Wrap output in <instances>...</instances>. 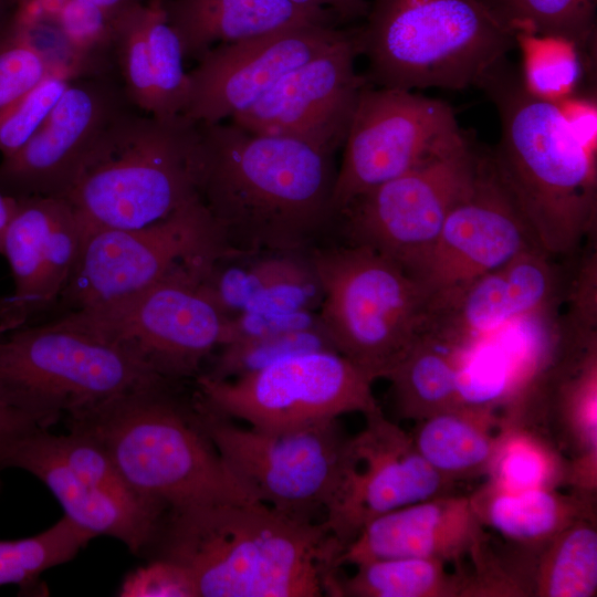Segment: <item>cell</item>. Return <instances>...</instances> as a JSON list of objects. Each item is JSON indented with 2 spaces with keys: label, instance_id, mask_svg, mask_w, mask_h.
<instances>
[{
  "label": "cell",
  "instance_id": "1",
  "mask_svg": "<svg viewBox=\"0 0 597 597\" xmlns=\"http://www.w3.org/2000/svg\"><path fill=\"white\" fill-rule=\"evenodd\" d=\"M198 125L197 195L229 249L307 251L325 241L336 221L335 153L231 122Z\"/></svg>",
  "mask_w": 597,
  "mask_h": 597
},
{
  "label": "cell",
  "instance_id": "2",
  "mask_svg": "<svg viewBox=\"0 0 597 597\" xmlns=\"http://www.w3.org/2000/svg\"><path fill=\"white\" fill-rule=\"evenodd\" d=\"M341 553L322 522L220 501L168 510L144 555L181 567L196 597H320Z\"/></svg>",
  "mask_w": 597,
  "mask_h": 597
},
{
  "label": "cell",
  "instance_id": "3",
  "mask_svg": "<svg viewBox=\"0 0 597 597\" xmlns=\"http://www.w3.org/2000/svg\"><path fill=\"white\" fill-rule=\"evenodd\" d=\"M478 87L500 118L494 165L537 245L557 259L574 255L597 230L596 148L579 137L558 102L524 86L506 57Z\"/></svg>",
  "mask_w": 597,
  "mask_h": 597
},
{
  "label": "cell",
  "instance_id": "4",
  "mask_svg": "<svg viewBox=\"0 0 597 597\" xmlns=\"http://www.w3.org/2000/svg\"><path fill=\"white\" fill-rule=\"evenodd\" d=\"M182 383L164 379L136 388L65 418V426L91 436L138 499L165 513L253 501L201 427L193 395L182 394Z\"/></svg>",
  "mask_w": 597,
  "mask_h": 597
},
{
  "label": "cell",
  "instance_id": "5",
  "mask_svg": "<svg viewBox=\"0 0 597 597\" xmlns=\"http://www.w3.org/2000/svg\"><path fill=\"white\" fill-rule=\"evenodd\" d=\"M135 109L105 127L65 198L84 233L142 228L198 197V123Z\"/></svg>",
  "mask_w": 597,
  "mask_h": 597
},
{
  "label": "cell",
  "instance_id": "6",
  "mask_svg": "<svg viewBox=\"0 0 597 597\" xmlns=\"http://www.w3.org/2000/svg\"><path fill=\"white\" fill-rule=\"evenodd\" d=\"M354 33L367 83L416 91L478 86L516 48L480 0H370Z\"/></svg>",
  "mask_w": 597,
  "mask_h": 597
},
{
  "label": "cell",
  "instance_id": "7",
  "mask_svg": "<svg viewBox=\"0 0 597 597\" xmlns=\"http://www.w3.org/2000/svg\"><path fill=\"white\" fill-rule=\"evenodd\" d=\"M308 254L323 291L320 320L336 352L374 381L385 378L420 331L422 284L364 245L323 241Z\"/></svg>",
  "mask_w": 597,
  "mask_h": 597
},
{
  "label": "cell",
  "instance_id": "8",
  "mask_svg": "<svg viewBox=\"0 0 597 597\" xmlns=\"http://www.w3.org/2000/svg\"><path fill=\"white\" fill-rule=\"evenodd\" d=\"M164 379L125 347L54 320L0 333V392L54 423Z\"/></svg>",
  "mask_w": 597,
  "mask_h": 597
},
{
  "label": "cell",
  "instance_id": "9",
  "mask_svg": "<svg viewBox=\"0 0 597 597\" xmlns=\"http://www.w3.org/2000/svg\"><path fill=\"white\" fill-rule=\"evenodd\" d=\"M203 262L184 264L122 300L51 320L125 347L167 379H195L223 345L229 320L199 285Z\"/></svg>",
  "mask_w": 597,
  "mask_h": 597
},
{
  "label": "cell",
  "instance_id": "10",
  "mask_svg": "<svg viewBox=\"0 0 597 597\" xmlns=\"http://www.w3.org/2000/svg\"><path fill=\"white\" fill-rule=\"evenodd\" d=\"M192 395L201 427L253 501L311 521L325 511L349 439L338 419L287 430L241 427L210 410L196 390Z\"/></svg>",
  "mask_w": 597,
  "mask_h": 597
},
{
  "label": "cell",
  "instance_id": "11",
  "mask_svg": "<svg viewBox=\"0 0 597 597\" xmlns=\"http://www.w3.org/2000/svg\"><path fill=\"white\" fill-rule=\"evenodd\" d=\"M233 253L199 197L142 228L88 231L51 318L138 293L184 264Z\"/></svg>",
  "mask_w": 597,
  "mask_h": 597
},
{
  "label": "cell",
  "instance_id": "12",
  "mask_svg": "<svg viewBox=\"0 0 597 597\" xmlns=\"http://www.w3.org/2000/svg\"><path fill=\"white\" fill-rule=\"evenodd\" d=\"M374 380L334 350L285 357L253 374L214 380L199 374L196 392L213 412L263 430H287L380 409Z\"/></svg>",
  "mask_w": 597,
  "mask_h": 597
},
{
  "label": "cell",
  "instance_id": "13",
  "mask_svg": "<svg viewBox=\"0 0 597 597\" xmlns=\"http://www.w3.org/2000/svg\"><path fill=\"white\" fill-rule=\"evenodd\" d=\"M469 137L446 102L415 91L367 84L354 109L332 206L338 211L358 195L406 174Z\"/></svg>",
  "mask_w": 597,
  "mask_h": 597
},
{
  "label": "cell",
  "instance_id": "14",
  "mask_svg": "<svg viewBox=\"0 0 597 597\" xmlns=\"http://www.w3.org/2000/svg\"><path fill=\"white\" fill-rule=\"evenodd\" d=\"M479 148L453 150L352 199L335 221L342 241L367 247L418 280L443 222L469 185Z\"/></svg>",
  "mask_w": 597,
  "mask_h": 597
},
{
  "label": "cell",
  "instance_id": "15",
  "mask_svg": "<svg viewBox=\"0 0 597 597\" xmlns=\"http://www.w3.org/2000/svg\"><path fill=\"white\" fill-rule=\"evenodd\" d=\"M349 437L343 470L322 521L342 551L369 522L396 509L452 493L448 480L417 451L411 434L381 408Z\"/></svg>",
  "mask_w": 597,
  "mask_h": 597
},
{
  "label": "cell",
  "instance_id": "16",
  "mask_svg": "<svg viewBox=\"0 0 597 597\" xmlns=\"http://www.w3.org/2000/svg\"><path fill=\"white\" fill-rule=\"evenodd\" d=\"M132 106L122 84L75 76L29 140L2 157L0 190L13 199H65L102 132Z\"/></svg>",
  "mask_w": 597,
  "mask_h": 597
},
{
  "label": "cell",
  "instance_id": "17",
  "mask_svg": "<svg viewBox=\"0 0 597 597\" xmlns=\"http://www.w3.org/2000/svg\"><path fill=\"white\" fill-rule=\"evenodd\" d=\"M540 248L494 165L478 150L473 176L450 209L418 277L428 297Z\"/></svg>",
  "mask_w": 597,
  "mask_h": 597
},
{
  "label": "cell",
  "instance_id": "18",
  "mask_svg": "<svg viewBox=\"0 0 597 597\" xmlns=\"http://www.w3.org/2000/svg\"><path fill=\"white\" fill-rule=\"evenodd\" d=\"M357 55L354 33H347L322 54L287 72L230 122L254 134L291 137L336 153L368 84L356 71Z\"/></svg>",
  "mask_w": 597,
  "mask_h": 597
},
{
  "label": "cell",
  "instance_id": "19",
  "mask_svg": "<svg viewBox=\"0 0 597 597\" xmlns=\"http://www.w3.org/2000/svg\"><path fill=\"white\" fill-rule=\"evenodd\" d=\"M347 33L333 24L284 28L243 41L220 44L188 72L182 115L214 124L247 109L287 72L322 54Z\"/></svg>",
  "mask_w": 597,
  "mask_h": 597
},
{
  "label": "cell",
  "instance_id": "20",
  "mask_svg": "<svg viewBox=\"0 0 597 597\" xmlns=\"http://www.w3.org/2000/svg\"><path fill=\"white\" fill-rule=\"evenodd\" d=\"M568 259L541 248L526 250L503 265L430 295L420 331L463 349L507 322L563 304Z\"/></svg>",
  "mask_w": 597,
  "mask_h": 597
},
{
  "label": "cell",
  "instance_id": "21",
  "mask_svg": "<svg viewBox=\"0 0 597 597\" xmlns=\"http://www.w3.org/2000/svg\"><path fill=\"white\" fill-rule=\"evenodd\" d=\"M83 234L66 199H15L0 254L10 268L11 298L21 326L51 315L77 262Z\"/></svg>",
  "mask_w": 597,
  "mask_h": 597
},
{
  "label": "cell",
  "instance_id": "22",
  "mask_svg": "<svg viewBox=\"0 0 597 597\" xmlns=\"http://www.w3.org/2000/svg\"><path fill=\"white\" fill-rule=\"evenodd\" d=\"M563 304L514 318L460 349L459 405L501 412L530 388L561 354Z\"/></svg>",
  "mask_w": 597,
  "mask_h": 597
},
{
  "label": "cell",
  "instance_id": "23",
  "mask_svg": "<svg viewBox=\"0 0 597 597\" xmlns=\"http://www.w3.org/2000/svg\"><path fill=\"white\" fill-rule=\"evenodd\" d=\"M485 527L470 495L444 494L422 500L369 522L345 546L338 567L383 558H430L459 565L485 543Z\"/></svg>",
  "mask_w": 597,
  "mask_h": 597
},
{
  "label": "cell",
  "instance_id": "24",
  "mask_svg": "<svg viewBox=\"0 0 597 597\" xmlns=\"http://www.w3.org/2000/svg\"><path fill=\"white\" fill-rule=\"evenodd\" d=\"M108 40L128 102L154 116L182 114L189 75L180 40L168 21L163 0L126 3L109 20Z\"/></svg>",
  "mask_w": 597,
  "mask_h": 597
},
{
  "label": "cell",
  "instance_id": "25",
  "mask_svg": "<svg viewBox=\"0 0 597 597\" xmlns=\"http://www.w3.org/2000/svg\"><path fill=\"white\" fill-rule=\"evenodd\" d=\"M198 282L228 317L242 313L318 312L323 300L308 250L223 255L200 269Z\"/></svg>",
  "mask_w": 597,
  "mask_h": 597
},
{
  "label": "cell",
  "instance_id": "26",
  "mask_svg": "<svg viewBox=\"0 0 597 597\" xmlns=\"http://www.w3.org/2000/svg\"><path fill=\"white\" fill-rule=\"evenodd\" d=\"M9 468H18L41 480L62 505L65 516L95 536L123 542L136 555H144L161 517L134 510L73 472L50 441L49 429L23 439L10 453Z\"/></svg>",
  "mask_w": 597,
  "mask_h": 597
},
{
  "label": "cell",
  "instance_id": "27",
  "mask_svg": "<svg viewBox=\"0 0 597 597\" xmlns=\"http://www.w3.org/2000/svg\"><path fill=\"white\" fill-rule=\"evenodd\" d=\"M163 4L185 59L197 61L220 44L293 25L332 24L335 19L329 11L300 7L286 0H163Z\"/></svg>",
  "mask_w": 597,
  "mask_h": 597
},
{
  "label": "cell",
  "instance_id": "28",
  "mask_svg": "<svg viewBox=\"0 0 597 597\" xmlns=\"http://www.w3.org/2000/svg\"><path fill=\"white\" fill-rule=\"evenodd\" d=\"M595 498L591 493H564L553 488L506 491L489 481L470 494L484 527L534 554L574 522L596 517Z\"/></svg>",
  "mask_w": 597,
  "mask_h": 597
},
{
  "label": "cell",
  "instance_id": "29",
  "mask_svg": "<svg viewBox=\"0 0 597 597\" xmlns=\"http://www.w3.org/2000/svg\"><path fill=\"white\" fill-rule=\"evenodd\" d=\"M502 428L499 410L458 405L416 422L410 434L428 464L455 483L486 475Z\"/></svg>",
  "mask_w": 597,
  "mask_h": 597
},
{
  "label": "cell",
  "instance_id": "30",
  "mask_svg": "<svg viewBox=\"0 0 597 597\" xmlns=\"http://www.w3.org/2000/svg\"><path fill=\"white\" fill-rule=\"evenodd\" d=\"M459 349L420 331L385 379L398 415L416 422L459 405Z\"/></svg>",
  "mask_w": 597,
  "mask_h": 597
},
{
  "label": "cell",
  "instance_id": "31",
  "mask_svg": "<svg viewBox=\"0 0 597 597\" xmlns=\"http://www.w3.org/2000/svg\"><path fill=\"white\" fill-rule=\"evenodd\" d=\"M430 558H383L355 565L352 576H338L334 597H461L462 570L449 573Z\"/></svg>",
  "mask_w": 597,
  "mask_h": 597
},
{
  "label": "cell",
  "instance_id": "32",
  "mask_svg": "<svg viewBox=\"0 0 597 597\" xmlns=\"http://www.w3.org/2000/svg\"><path fill=\"white\" fill-rule=\"evenodd\" d=\"M596 593V517H585L565 527L538 551L532 596L594 597Z\"/></svg>",
  "mask_w": 597,
  "mask_h": 597
},
{
  "label": "cell",
  "instance_id": "33",
  "mask_svg": "<svg viewBox=\"0 0 597 597\" xmlns=\"http://www.w3.org/2000/svg\"><path fill=\"white\" fill-rule=\"evenodd\" d=\"M493 485L506 491L567 485L568 462L543 434L504 426L486 473Z\"/></svg>",
  "mask_w": 597,
  "mask_h": 597
},
{
  "label": "cell",
  "instance_id": "34",
  "mask_svg": "<svg viewBox=\"0 0 597 597\" xmlns=\"http://www.w3.org/2000/svg\"><path fill=\"white\" fill-rule=\"evenodd\" d=\"M514 35L557 36L591 54L596 0H480Z\"/></svg>",
  "mask_w": 597,
  "mask_h": 597
},
{
  "label": "cell",
  "instance_id": "35",
  "mask_svg": "<svg viewBox=\"0 0 597 597\" xmlns=\"http://www.w3.org/2000/svg\"><path fill=\"white\" fill-rule=\"evenodd\" d=\"M94 537L64 515L34 536L0 541V586L32 590L43 572L74 558Z\"/></svg>",
  "mask_w": 597,
  "mask_h": 597
},
{
  "label": "cell",
  "instance_id": "36",
  "mask_svg": "<svg viewBox=\"0 0 597 597\" xmlns=\"http://www.w3.org/2000/svg\"><path fill=\"white\" fill-rule=\"evenodd\" d=\"M522 64L520 76L534 95L561 102L577 95L589 67V53L557 36L517 34Z\"/></svg>",
  "mask_w": 597,
  "mask_h": 597
},
{
  "label": "cell",
  "instance_id": "37",
  "mask_svg": "<svg viewBox=\"0 0 597 597\" xmlns=\"http://www.w3.org/2000/svg\"><path fill=\"white\" fill-rule=\"evenodd\" d=\"M218 349L209 369L201 371L202 375L214 380L240 378L297 354L320 350L336 352L322 324L234 341Z\"/></svg>",
  "mask_w": 597,
  "mask_h": 597
},
{
  "label": "cell",
  "instance_id": "38",
  "mask_svg": "<svg viewBox=\"0 0 597 597\" xmlns=\"http://www.w3.org/2000/svg\"><path fill=\"white\" fill-rule=\"evenodd\" d=\"M59 72L76 74L44 52L14 15L0 35V112Z\"/></svg>",
  "mask_w": 597,
  "mask_h": 597
},
{
  "label": "cell",
  "instance_id": "39",
  "mask_svg": "<svg viewBox=\"0 0 597 597\" xmlns=\"http://www.w3.org/2000/svg\"><path fill=\"white\" fill-rule=\"evenodd\" d=\"M75 76L70 72L54 73L0 112L2 157L29 140Z\"/></svg>",
  "mask_w": 597,
  "mask_h": 597
},
{
  "label": "cell",
  "instance_id": "40",
  "mask_svg": "<svg viewBox=\"0 0 597 597\" xmlns=\"http://www.w3.org/2000/svg\"><path fill=\"white\" fill-rule=\"evenodd\" d=\"M121 596L196 597L186 572L165 559L154 558L129 574L119 590Z\"/></svg>",
  "mask_w": 597,
  "mask_h": 597
},
{
  "label": "cell",
  "instance_id": "41",
  "mask_svg": "<svg viewBox=\"0 0 597 597\" xmlns=\"http://www.w3.org/2000/svg\"><path fill=\"white\" fill-rule=\"evenodd\" d=\"M318 312L242 313L229 317L224 344L272 333L321 325ZM221 347V346H220Z\"/></svg>",
  "mask_w": 597,
  "mask_h": 597
},
{
  "label": "cell",
  "instance_id": "42",
  "mask_svg": "<svg viewBox=\"0 0 597 597\" xmlns=\"http://www.w3.org/2000/svg\"><path fill=\"white\" fill-rule=\"evenodd\" d=\"M53 425L50 419L20 407L0 392V493L1 473L8 469L10 453L31 433Z\"/></svg>",
  "mask_w": 597,
  "mask_h": 597
},
{
  "label": "cell",
  "instance_id": "43",
  "mask_svg": "<svg viewBox=\"0 0 597 597\" xmlns=\"http://www.w3.org/2000/svg\"><path fill=\"white\" fill-rule=\"evenodd\" d=\"M293 4L329 11L341 20L366 15L370 0H286Z\"/></svg>",
  "mask_w": 597,
  "mask_h": 597
},
{
  "label": "cell",
  "instance_id": "44",
  "mask_svg": "<svg viewBox=\"0 0 597 597\" xmlns=\"http://www.w3.org/2000/svg\"><path fill=\"white\" fill-rule=\"evenodd\" d=\"M45 1H48V0H17V4H18V9H24V8L40 6ZM57 1L64 2L66 0H57ZM82 1L90 4V6H92V7L97 8L103 13H105L107 17H111L118 9H121L127 2H130L133 0H82Z\"/></svg>",
  "mask_w": 597,
  "mask_h": 597
},
{
  "label": "cell",
  "instance_id": "45",
  "mask_svg": "<svg viewBox=\"0 0 597 597\" xmlns=\"http://www.w3.org/2000/svg\"><path fill=\"white\" fill-rule=\"evenodd\" d=\"M20 327L11 295H0V333Z\"/></svg>",
  "mask_w": 597,
  "mask_h": 597
},
{
  "label": "cell",
  "instance_id": "46",
  "mask_svg": "<svg viewBox=\"0 0 597 597\" xmlns=\"http://www.w3.org/2000/svg\"><path fill=\"white\" fill-rule=\"evenodd\" d=\"M15 208V199L6 196L0 190V250L2 240Z\"/></svg>",
  "mask_w": 597,
  "mask_h": 597
},
{
  "label": "cell",
  "instance_id": "47",
  "mask_svg": "<svg viewBox=\"0 0 597 597\" xmlns=\"http://www.w3.org/2000/svg\"><path fill=\"white\" fill-rule=\"evenodd\" d=\"M3 1H4V0H0V8H1V6H2Z\"/></svg>",
  "mask_w": 597,
  "mask_h": 597
}]
</instances>
